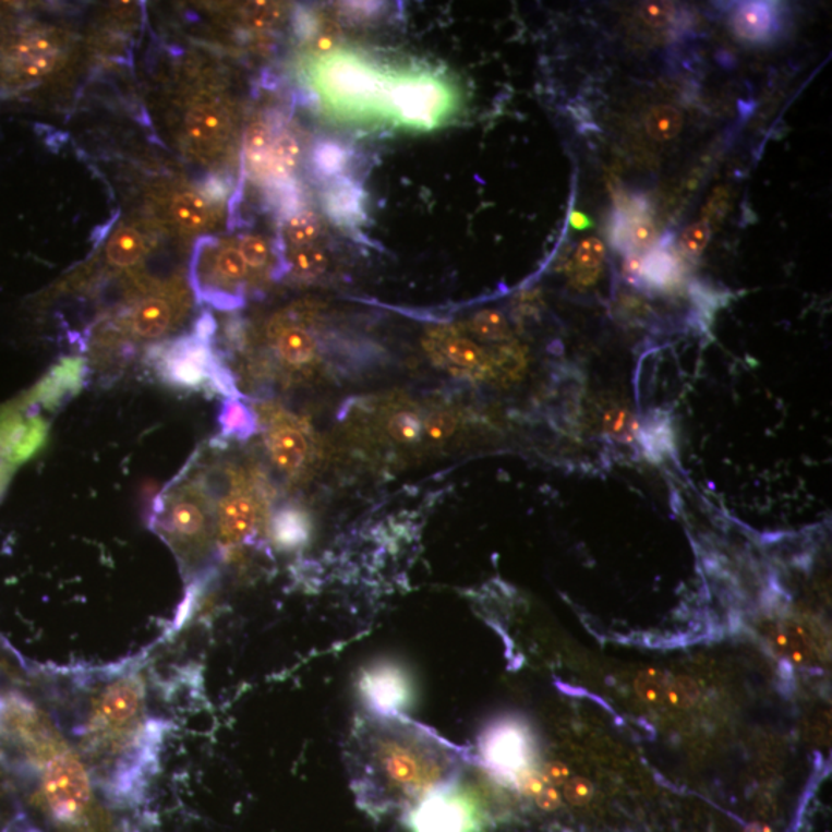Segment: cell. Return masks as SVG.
I'll use <instances>...</instances> for the list:
<instances>
[{"mask_svg":"<svg viewBox=\"0 0 832 832\" xmlns=\"http://www.w3.org/2000/svg\"><path fill=\"white\" fill-rule=\"evenodd\" d=\"M345 759L354 804L383 820L457 782L469 753L405 715L365 712L350 729Z\"/></svg>","mask_w":832,"mask_h":832,"instance_id":"6da1fadb","label":"cell"},{"mask_svg":"<svg viewBox=\"0 0 832 832\" xmlns=\"http://www.w3.org/2000/svg\"><path fill=\"white\" fill-rule=\"evenodd\" d=\"M81 749L116 798L126 800L144 786L162 738L148 719L147 689L137 673L108 677L89 699L81 720Z\"/></svg>","mask_w":832,"mask_h":832,"instance_id":"7a4b0ae2","label":"cell"},{"mask_svg":"<svg viewBox=\"0 0 832 832\" xmlns=\"http://www.w3.org/2000/svg\"><path fill=\"white\" fill-rule=\"evenodd\" d=\"M150 524L178 555L182 569L193 572L215 533L207 489L195 475L182 473L155 499Z\"/></svg>","mask_w":832,"mask_h":832,"instance_id":"3957f363","label":"cell"},{"mask_svg":"<svg viewBox=\"0 0 832 832\" xmlns=\"http://www.w3.org/2000/svg\"><path fill=\"white\" fill-rule=\"evenodd\" d=\"M152 364L160 382L173 389L240 397L233 375L213 352L210 341L196 335L159 347L152 353Z\"/></svg>","mask_w":832,"mask_h":832,"instance_id":"277c9868","label":"cell"},{"mask_svg":"<svg viewBox=\"0 0 832 832\" xmlns=\"http://www.w3.org/2000/svg\"><path fill=\"white\" fill-rule=\"evenodd\" d=\"M540 746L535 731L524 718L509 714L491 720L479 735V760L506 786L515 783L539 763Z\"/></svg>","mask_w":832,"mask_h":832,"instance_id":"5b68a950","label":"cell"},{"mask_svg":"<svg viewBox=\"0 0 832 832\" xmlns=\"http://www.w3.org/2000/svg\"><path fill=\"white\" fill-rule=\"evenodd\" d=\"M402 822L408 832H486L491 812L479 788L458 779L418 801Z\"/></svg>","mask_w":832,"mask_h":832,"instance_id":"8992f818","label":"cell"},{"mask_svg":"<svg viewBox=\"0 0 832 832\" xmlns=\"http://www.w3.org/2000/svg\"><path fill=\"white\" fill-rule=\"evenodd\" d=\"M48 811L59 823H76L87 812L92 801V777L87 764L63 744L36 763Z\"/></svg>","mask_w":832,"mask_h":832,"instance_id":"52a82bcc","label":"cell"},{"mask_svg":"<svg viewBox=\"0 0 832 832\" xmlns=\"http://www.w3.org/2000/svg\"><path fill=\"white\" fill-rule=\"evenodd\" d=\"M357 694L371 714L397 718L415 707L417 680L405 663L383 656L361 667Z\"/></svg>","mask_w":832,"mask_h":832,"instance_id":"ba28073f","label":"cell"},{"mask_svg":"<svg viewBox=\"0 0 832 832\" xmlns=\"http://www.w3.org/2000/svg\"><path fill=\"white\" fill-rule=\"evenodd\" d=\"M383 77L371 65L353 56L327 59L321 70V87L327 98L346 110H365L379 103Z\"/></svg>","mask_w":832,"mask_h":832,"instance_id":"9c48e42d","label":"cell"},{"mask_svg":"<svg viewBox=\"0 0 832 832\" xmlns=\"http://www.w3.org/2000/svg\"><path fill=\"white\" fill-rule=\"evenodd\" d=\"M390 108L413 126H434L451 107V95L442 81L429 74H409L391 82Z\"/></svg>","mask_w":832,"mask_h":832,"instance_id":"30bf717a","label":"cell"},{"mask_svg":"<svg viewBox=\"0 0 832 832\" xmlns=\"http://www.w3.org/2000/svg\"><path fill=\"white\" fill-rule=\"evenodd\" d=\"M264 439L272 461L289 477L304 472L312 460V442L304 423L272 405L260 408Z\"/></svg>","mask_w":832,"mask_h":832,"instance_id":"8fae6325","label":"cell"},{"mask_svg":"<svg viewBox=\"0 0 832 832\" xmlns=\"http://www.w3.org/2000/svg\"><path fill=\"white\" fill-rule=\"evenodd\" d=\"M424 347L434 363L458 378H491V354L457 328L432 330Z\"/></svg>","mask_w":832,"mask_h":832,"instance_id":"7c38bea8","label":"cell"},{"mask_svg":"<svg viewBox=\"0 0 832 832\" xmlns=\"http://www.w3.org/2000/svg\"><path fill=\"white\" fill-rule=\"evenodd\" d=\"M261 514L263 510L252 489L244 481H234L215 514V533L219 547L231 551L248 543L257 531Z\"/></svg>","mask_w":832,"mask_h":832,"instance_id":"4fadbf2b","label":"cell"},{"mask_svg":"<svg viewBox=\"0 0 832 832\" xmlns=\"http://www.w3.org/2000/svg\"><path fill=\"white\" fill-rule=\"evenodd\" d=\"M270 337L274 338L279 361L292 371L309 367L318 357L316 339L305 328L286 324L279 319L272 324Z\"/></svg>","mask_w":832,"mask_h":832,"instance_id":"5bb4252c","label":"cell"},{"mask_svg":"<svg viewBox=\"0 0 832 832\" xmlns=\"http://www.w3.org/2000/svg\"><path fill=\"white\" fill-rule=\"evenodd\" d=\"M84 379V363L81 360H67L39 384L35 395L45 408L56 409L80 394Z\"/></svg>","mask_w":832,"mask_h":832,"instance_id":"9a60e30c","label":"cell"},{"mask_svg":"<svg viewBox=\"0 0 832 832\" xmlns=\"http://www.w3.org/2000/svg\"><path fill=\"white\" fill-rule=\"evenodd\" d=\"M275 546L284 552L302 550L311 541V517L297 506H284L270 521Z\"/></svg>","mask_w":832,"mask_h":832,"instance_id":"2e32d148","label":"cell"},{"mask_svg":"<svg viewBox=\"0 0 832 832\" xmlns=\"http://www.w3.org/2000/svg\"><path fill=\"white\" fill-rule=\"evenodd\" d=\"M363 197V190L353 181L339 178L328 186L324 195V207L335 222L353 226L364 218Z\"/></svg>","mask_w":832,"mask_h":832,"instance_id":"e0dca14e","label":"cell"},{"mask_svg":"<svg viewBox=\"0 0 832 832\" xmlns=\"http://www.w3.org/2000/svg\"><path fill=\"white\" fill-rule=\"evenodd\" d=\"M174 321L173 305L166 298L155 297L142 301L130 315V330L137 338L156 339L170 330Z\"/></svg>","mask_w":832,"mask_h":832,"instance_id":"ac0fdd59","label":"cell"},{"mask_svg":"<svg viewBox=\"0 0 832 832\" xmlns=\"http://www.w3.org/2000/svg\"><path fill=\"white\" fill-rule=\"evenodd\" d=\"M733 27L741 39L751 40V43H762L777 28V11H775L771 3H741L735 10Z\"/></svg>","mask_w":832,"mask_h":832,"instance_id":"d6986e66","label":"cell"},{"mask_svg":"<svg viewBox=\"0 0 832 832\" xmlns=\"http://www.w3.org/2000/svg\"><path fill=\"white\" fill-rule=\"evenodd\" d=\"M218 424L221 436L245 442L257 431V415L240 398H226L219 409Z\"/></svg>","mask_w":832,"mask_h":832,"instance_id":"ffe728a7","label":"cell"},{"mask_svg":"<svg viewBox=\"0 0 832 832\" xmlns=\"http://www.w3.org/2000/svg\"><path fill=\"white\" fill-rule=\"evenodd\" d=\"M275 133L266 121H256L245 133L244 152L249 169L257 177H264L272 148L275 144Z\"/></svg>","mask_w":832,"mask_h":832,"instance_id":"44dd1931","label":"cell"},{"mask_svg":"<svg viewBox=\"0 0 832 832\" xmlns=\"http://www.w3.org/2000/svg\"><path fill=\"white\" fill-rule=\"evenodd\" d=\"M606 256L603 242L599 238H588L578 245L572 264H570V276L577 286H592L599 278L602 264Z\"/></svg>","mask_w":832,"mask_h":832,"instance_id":"7402d4cb","label":"cell"},{"mask_svg":"<svg viewBox=\"0 0 832 832\" xmlns=\"http://www.w3.org/2000/svg\"><path fill=\"white\" fill-rule=\"evenodd\" d=\"M300 155L301 147L297 137L292 133L279 134L276 136L274 148H272L264 177L275 179V181L289 178L297 167Z\"/></svg>","mask_w":832,"mask_h":832,"instance_id":"603a6c76","label":"cell"},{"mask_svg":"<svg viewBox=\"0 0 832 832\" xmlns=\"http://www.w3.org/2000/svg\"><path fill=\"white\" fill-rule=\"evenodd\" d=\"M144 240L132 227H122L116 231L107 244V260L111 266L130 267L141 260L144 253Z\"/></svg>","mask_w":832,"mask_h":832,"instance_id":"cb8c5ba5","label":"cell"},{"mask_svg":"<svg viewBox=\"0 0 832 832\" xmlns=\"http://www.w3.org/2000/svg\"><path fill=\"white\" fill-rule=\"evenodd\" d=\"M174 221L186 230H201L210 221L207 201L197 193L186 192L174 197L171 205Z\"/></svg>","mask_w":832,"mask_h":832,"instance_id":"d4e9b609","label":"cell"},{"mask_svg":"<svg viewBox=\"0 0 832 832\" xmlns=\"http://www.w3.org/2000/svg\"><path fill=\"white\" fill-rule=\"evenodd\" d=\"M222 129V111L216 106H197L190 111L186 119V130L190 137L196 142L215 140Z\"/></svg>","mask_w":832,"mask_h":832,"instance_id":"484cf974","label":"cell"},{"mask_svg":"<svg viewBox=\"0 0 832 832\" xmlns=\"http://www.w3.org/2000/svg\"><path fill=\"white\" fill-rule=\"evenodd\" d=\"M677 272V261L664 248H659L655 252L649 253L647 257H643L641 278L647 279L652 286H667V284L674 281Z\"/></svg>","mask_w":832,"mask_h":832,"instance_id":"4316f807","label":"cell"},{"mask_svg":"<svg viewBox=\"0 0 832 832\" xmlns=\"http://www.w3.org/2000/svg\"><path fill=\"white\" fill-rule=\"evenodd\" d=\"M526 367V357L520 347H499L491 354V378L502 383L515 382Z\"/></svg>","mask_w":832,"mask_h":832,"instance_id":"83f0119b","label":"cell"},{"mask_svg":"<svg viewBox=\"0 0 832 832\" xmlns=\"http://www.w3.org/2000/svg\"><path fill=\"white\" fill-rule=\"evenodd\" d=\"M683 129V116L677 108L659 106L652 108L647 116V130L649 136L655 141L674 140Z\"/></svg>","mask_w":832,"mask_h":832,"instance_id":"f1b7e54d","label":"cell"},{"mask_svg":"<svg viewBox=\"0 0 832 832\" xmlns=\"http://www.w3.org/2000/svg\"><path fill=\"white\" fill-rule=\"evenodd\" d=\"M468 330L481 341H505L510 337V327L506 316L498 311H483L477 313L469 321Z\"/></svg>","mask_w":832,"mask_h":832,"instance_id":"f546056e","label":"cell"},{"mask_svg":"<svg viewBox=\"0 0 832 832\" xmlns=\"http://www.w3.org/2000/svg\"><path fill=\"white\" fill-rule=\"evenodd\" d=\"M321 226L311 212H298L289 216L286 226L287 240L294 249L309 248L318 240Z\"/></svg>","mask_w":832,"mask_h":832,"instance_id":"4dcf8cb0","label":"cell"},{"mask_svg":"<svg viewBox=\"0 0 832 832\" xmlns=\"http://www.w3.org/2000/svg\"><path fill=\"white\" fill-rule=\"evenodd\" d=\"M387 432L395 442L415 443L424 434V424L420 417L413 412H397L390 417L387 423Z\"/></svg>","mask_w":832,"mask_h":832,"instance_id":"1f68e13d","label":"cell"},{"mask_svg":"<svg viewBox=\"0 0 832 832\" xmlns=\"http://www.w3.org/2000/svg\"><path fill=\"white\" fill-rule=\"evenodd\" d=\"M327 256L323 250L309 245V248L294 249L292 267L294 274L302 278H315L327 268Z\"/></svg>","mask_w":832,"mask_h":832,"instance_id":"d6a6232c","label":"cell"},{"mask_svg":"<svg viewBox=\"0 0 832 832\" xmlns=\"http://www.w3.org/2000/svg\"><path fill=\"white\" fill-rule=\"evenodd\" d=\"M53 51H56V48L50 37L33 36L14 44L10 48L9 53H7V59L17 67L21 63L39 58V56L53 53Z\"/></svg>","mask_w":832,"mask_h":832,"instance_id":"836d02e7","label":"cell"},{"mask_svg":"<svg viewBox=\"0 0 832 832\" xmlns=\"http://www.w3.org/2000/svg\"><path fill=\"white\" fill-rule=\"evenodd\" d=\"M628 241L629 250L634 253L643 252L654 245L655 226L648 216H636L632 221H628Z\"/></svg>","mask_w":832,"mask_h":832,"instance_id":"e575fe53","label":"cell"},{"mask_svg":"<svg viewBox=\"0 0 832 832\" xmlns=\"http://www.w3.org/2000/svg\"><path fill=\"white\" fill-rule=\"evenodd\" d=\"M711 224L703 219V221L692 224L683 231L680 237V248L686 255L699 256L703 253V250L708 248L709 241H711Z\"/></svg>","mask_w":832,"mask_h":832,"instance_id":"d590c367","label":"cell"},{"mask_svg":"<svg viewBox=\"0 0 832 832\" xmlns=\"http://www.w3.org/2000/svg\"><path fill=\"white\" fill-rule=\"evenodd\" d=\"M458 427V420L454 413L439 412L427 418L424 424V434L434 443H442L449 439Z\"/></svg>","mask_w":832,"mask_h":832,"instance_id":"8d00e7d4","label":"cell"},{"mask_svg":"<svg viewBox=\"0 0 832 832\" xmlns=\"http://www.w3.org/2000/svg\"><path fill=\"white\" fill-rule=\"evenodd\" d=\"M347 155L338 144H321L315 162L324 174H337L346 166Z\"/></svg>","mask_w":832,"mask_h":832,"instance_id":"74e56055","label":"cell"},{"mask_svg":"<svg viewBox=\"0 0 832 832\" xmlns=\"http://www.w3.org/2000/svg\"><path fill=\"white\" fill-rule=\"evenodd\" d=\"M238 250H240L241 256L244 257L248 267L255 268V270L266 266L268 253H270L267 242L263 238L252 237V234L242 238Z\"/></svg>","mask_w":832,"mask_h":832,"instance_id":"f35d334b","label":"cell"},{"mask_svg":"<svg viewBox=\"0 0 832 832\" xmlns=\"http://www.w3.org/2000/svg\"><path fill=\"white\" fill-rule=\"evenodd\" d=\"M675 9L666 2H647L641 5L640 17L649 27H664L673 21Z\"/></svg>","mask_w":832,"mask_h":832,"instance_id":"ab89813d","label":"cell"},{"mask_svg":"<svg viewBox=\"0 0 832 832\" xmlns=\"http://www.w3.org/2000/svg\"><path fill=\"white\" fill-rule=\"evenodd\" d=\"M58 62L59 53L58 51H53V53L39 56V58L32 59V61L21 63L16 69L19 74H21L22 77H25V80H37V77H43L45 74L53 71L55 67L58 65Z\"/></svg>","mask_w":832,"mask_h":832,"instance_id":"60d3db41","label":"cell"},{"mask_svg":"<svg viewBox=\"0 0 832 832\" xmlns=\"http://www.w3.org/2000/svg\"><path fill=\"white\" fill-rule=\"evenodd\" d=\"M604 424H606L607 431L614 435L626 434L630 427V417L623 410H612L604 417Z\"/></svg>","mask_w":832,"mask_h":832,"instance_id":"b9f144b4","label":"cell"},{"mask_svg":"<svg viewBox=\"0 0 832 832\" xmlns=\"http://www.w3.org/2000/svg\"><path fill=\"white\" fill-rule=\"evenodd\" d=\"M641 268H643V256H641L640 253H628L625 261V267H623L626 279L630 282H636L637 279L641 278Z\"/></svg>","mask_w":832,"mask_h":832,"instance_id":"7bdbcfd3","label":"cell"},{"mask_svg":"<svg viewBox=\"0 0 832 832\" xmlns=\"http://www.w3.org/2000/svg\"><path fill=\"white\" fill-rule=\"evenodd\" d=\"M589 794H591V789L583 782H574L570 785H566L565 796L570 804H584V801H588Z\"/></svg>","mask_w":832,"mask_h":832,"instance_id":"ee69618b","label":"cell"},{"mask_svg":"<svg viewBox=\"0 0 832 832\" xmlns=\"http://www.w3.org/2000/svg\"><path fill=\"white\" fill-rule=\"evenodd\" d=\"M726 203H727L726 190L725 189L715 190L714 195H712L711 200H709V203L707 205V210H704V215H707V219L712 218V216H715V215H722V213L726 210Z\"/></svg>","mask_w":832,"mask_h":832,"instance_id":"f6af8a7d","label":"cell"},{"mask_svg":"<svg viewBox=\"0 0 832 832\" xmlns=\"http://www.w3.org/2000/svg\"><path fill=\"white\" fill-rule=\"evenodd\" d=\"M570 222H572L574 229L577 230H583L586 227H589L588 216L581 215V213H574L572 219H570Z\"/></svg>","mask_w":832,"mask_h":832,"instance_id":"bcb514c9","label":"cell"},{"mask_svg":"<svg viewBox=\"0 0 832 832\" xmlns=\"http://www.w3.org/2000/svg\"><path fill=\"white\" fill-rule=\"evenodd\" d=\"M27 832H40V831H36V830H29V831H27Z\"/></svg>","mask_w":832,"mask_h":832,"instance_id":"7dc6e473","label":"cell"}]
</instances>
